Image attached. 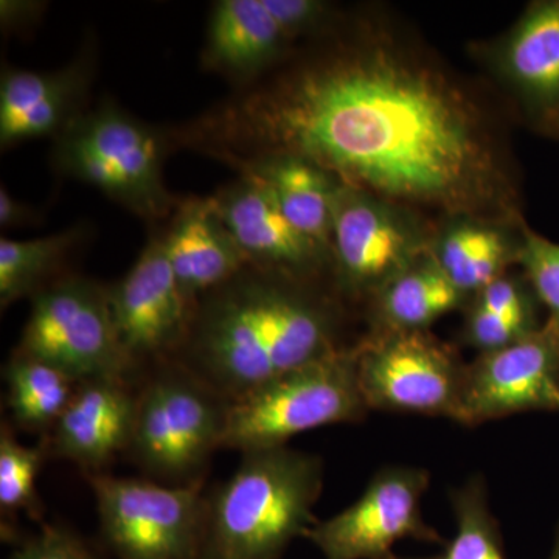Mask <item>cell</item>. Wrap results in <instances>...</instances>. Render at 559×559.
I'll use <instances>...</instances> for the list:
<instances>
[{
  "mask_svg": "<svg viewBox=\"0 0 559 559\" xmlns=\"http://www.w3.org/2000/svg\"><path fill=\"white\" fill-rule=\"evenodd\" d=\"M207 146L293 154L378 201L502 212L506 179L480 117L439 72L382 46L305 66L209 124Z\"/></svg>",
  "mask_w": 559,
  "mask_h": 559,
  "instance_id": "obj_1",
  "label": "cell"
},
{
  "mask_svg": "<svg viewBox=\"0 0 559 559\" xmlns=\"http://www.w3.org/2000/svg\"><path fill=\"white\" fill-rule=\"evenodd\" d=\"M282 278L246 267L191 316L189 371L227 403L341 349L330 312Z\"/></svg>",
  "mask_w": 559,
  "mask_h": 559,
  "instance_id": "obj_2",
  "label": "cell"
},
{
  "mask_svg": "<svg viewBox=\"0 0 559 559\" xmlns=\"http://www.w3.org/2000/svg\"><path fill=\"white\" fill-rule=\"evenodd\" d=\"M323 488L318 455L272 448L242 452L234 474L204 499L198 559H280L314 527Z\"/></svg>",
  "mask_w": 559,
  "mask_h": 559,
  "instance_id": "obj_3",
  "label": "cell"
},
{
  "mask_svg": "<svg viewBox=\"0 0 559 559\" xmlns=\"http://www.w3.org/2000/svg\"><path fill=\"white\" fill-rule=\"evenodd\" d=\"M369 411L360 392L358 347L341 348L229 401L221 448L241 454L282 448L299 433L355 423Z\"/></svg>",
  "mask_w": 559,
  "mask_h": 559,
  "instance_id": "obj_4",
  "label": "cell"
},
{
  "mask_svg": "<svg viewBox=\"0 0 559 559\" xmlns=\"http://www.w3.org/2000/svg\"><path fill=\"white\" fill-rule=\"evenodd\" d=\"M55 139V167L62 175L90 183L145 219L171 209L162 176L164 142L143 121L103 105L80 114Z\"/></svg>",
  "mask_w": 559,
  "mask_h": 559,
  "instance_id": "obj_5",
  "label": "cell"
},
{
  "mask_svg": "<svg viewBox=\"0 0 559 559\" xmlns=\"http://www.w3.org/2000/svg\"><path fill=\"white\" fill-rule=\"evenodd\" d=\"M227 401L189 370L170 371L138 395L130 448L153 476L189 485L221 448Z\"/></svg>",
  "mask_w": 559,
  "mask_h": 559,
  "instance_id": "obj_6",
  "label": "cell"
},
{
  "mask_svg": "<svg viewBox=\"0 0 559 559\" xmlns=\"http://www.w3.org/2000/svg\"><path fill=\"white\" fill-rule=\"evenodd\" d=\"M16 353L80 382L124 380L131 370L114 326L108 289L80 277L61 280L33 296Z\"/></svg>",
  "mask_w": 559,
  "mask_h": 559,
  "instance_id": "obj_7",
  "label": "cell"
},
{
  "mask_svg": "<svg viewBox=\"0 0 559 559\" xmlns=\"http://www.w3.org/2000/svg\"><path fill=\"white\" fill-rule=\"evenodd\" d=\"M102 535L119 559H198L204 496L200 481L91 476Z\"/></svg>",
  "mask_w": 559,
  "mask_h": 559,
  "instance_id": "obj_8",
  "label": "cell"
},
{
  "mask_svg": "<svg viewBox=\"0 0 559 559\" xmlns=\"http://www.w3.org/2000/svg\"><path fill=\"white\" fill-rule=\"evenodd\" d=\"M466 366L426 330L377 331L358 347L360 392L369 409L457 421Z\"/></svg>",
  "mask_w": 559,
  "mask_h": 559,
  "instance_id": "obj_9",
  "label": "cell"
},
{
  "mask_svg": "<svg viewBox=\"0 0 559 559\" xmlns=\"http://www.w3.org/2000/svg\"><path fill=\"white\" fill-rule=\"evenodd\" d=\"M430 474L415 466L378 471L362 496L330 520L316 522L307 538L326 559H389L401 539L440 543L426 524L421 503Z\"/></svg>",
  "mask_w": 559,
  "mask_h": 559,
  "instance_id": "obj_10",
  "label": "cell"
},
{
  "mask_svg": "<svg viewBox=\"0 0 559 559\" xmlns=\"http://www.w3.org/2000/svg\"><path fill=\"white\" fill-rule=\"evenodd\" d=\"M532 411L559 412V325L551 319L466 366L457 423L477 426Z\"/></svg>",
  "mask_w": 559,
  "mask_h": 559,
  "instance_id": "obj_11",
  "label": "cell"
},
{
  "mask_svg": "<svg viewBox=\"0 0 559 559\" xmlns=\"http://www.w3.org/2000/svg\"><path fill=\"white\" fill-rule=\"evenodd\" d=\"M110 314L131 367L187 340L191 305L168 261L164 237L153 238L119 283L108 289Z\"/></svg>",
  "mask_w": 559,
  "mask_h": 559,
  "instance_id": "obj_12",
  "label": "cell"
},
{
  "mask_svg": "<svg viewBox=\"0 0 559 559\" xmlns=\"http://www.w3.org/2000/svg\"><path fill=\"white\" fill-rule=\"evenodd\" d=\"M331 248L342 286L353 293L380 294L418 255L414 235L392 210L341 182L334 193Z\"/></svg>",
  "mask_w": 559,
  "mask_h": 559,
  "instance_id": "obj_13",
  "label": "cell"
},
{
  "mask_svg": "<svg viewBox=\"0 0 559 559\" xmlns=\"http://www.w3.org/2000/svg\"><path fill=\"white\" fill-rule=\"evenodd\" d=\"M213 200L249 266L294 280L312 274L325 260L329 249L290 223L263 179L242 173Z\"/></svg>",
  "mask_w": 559,
  "mask_h": 559,
  "instance_id": "obj_14",
  "label": "cell"
},
{
  "mask_svg": "<svg viewBox=\"0 0 559 559\" xmlns=\"http://www.w3.org/2000/svg\"><path fill=\"white\" fill-rule=\"evenodd\" d=\"M138 396L124 380L81 381L69 406L50 430V450L87 469L106 465L130 448Z\"/></svg>",
  "mask_w": 559,
  "mask_h": 559,
  "instance_id": "obj_15",
  "label": "cell"
},
{
  "mask_svg": "<svg viewBox=\"0 0 559 559\" xmlns=\"http://www.w3.org/2000/svg\"><path fill=\"white\" fill-rule=\"evenodd\" d=\"M90 66L73 62L53 72L3 70L0 80V145L58 134L83 114Z\"/></svg>",
  "mask_w": 559,
  "mask_h": 559,
  "instance_id": "obj_16",
  "label": "cell"
},
{
  "mask_svg": "<svg viewBox=\"0 0 559 559\" xmlns=\"http://www.w3.org/2000/svg\"><path fill=\"white\" fill-rule=\"evenodd\" d=\"M164 246L176 282L191 307L249 266L213 198L179 205Z\"/></svg>",
  "mask_w": 559,
  "mask_h": 559,
  "instance_id": "obj_17",
  "label": "cell"
},
{
  "mask_svg": "<svg viewBox=\"0 0 559 559\" xmlns=\"http://www.w3.org/2000/svg\"><path fill=\"white\" fill-rule=\"evenodd\" d=\"M285 39L261 0H219L210 14L205 62L235 79H248L278 57Z\"/></svg>",
  "mask_w": 559,
  "mask_h": 559,
  "instance_id": "obj_18",
  "label": "cell"
},
{
  "mask_svg": "<svg viewBox=\"0 0 559 559\" xmlns=\"http://www.w3.org/2000/svg\"><path fill=\"white\" fill-rule=\"evenodd\" d=\"M242 173L263 179L290 223L322 248H331L333 201L340 180L293 154H267L238 162Z\"/></svg>",
  "mask_w": 559,
  "mask_h": 559,
  "instance_id": "obj_19",
  "label": "cell"
},
{
  "mask_svg": "<svg viewBox=\"0 0 559 559\" xmlns=\"http://www.w3.org/2000/svg\"><path fill=\"white\" fill-rule=\"evenodd\" d=\"M506 69L533 100L559 102V0L533 7L507 43Z\"/></svg>",
  "mask_w": 559,
  "mask_h": 559,
  "instance_id": "obj_20",
  "label": "cell"
},
{
  "mask_svg": "<svg viewBox=\"0 0 559 559\" xmlns=\"http://www.w3.org/2000/svg\"><path fill=\"white\" fill-rule=\"evenodd\" d=\"M3 380L14 423L31 432H50L80 384L57 367L21 353L7 364Z\"/></svg>",
  "mask_w": 559,
  "mask_h": 559,
  "instance_id": "obj_21",
  "label": "cell"
},
{
  "mask_svg": "<svg viewBox=\"0 0 559 559\" xmlns=\"http://www.w3.org/2000/svg\"><path fill=\"white\" fill-rule=\"evenodd\" d=\"M462 296L436 260L419 266L414 264L378 294L381 331L426 330L457 308Z\"/></svg>",
  "mask_w": 559,
  "mask_h": 559,
  "instance_id": "obj_22",
  "label": "cell"
},
{
  "mask_svg": "<svg viewBox=\"0 0 559 559\" xmlns=\"http://www.w3.org/2000/svg\"><path fill=\"white\" fill-rule=\"evenodd\" d=\"M81 230L70 229L62 234L35 240H0V307H11L14 301L33 297L44 289L49 278L70 249L80 241Z\"/></svg>",
  "mask_w": 559,
  "mask_h": 559,
  "instance_id": "obj_23",
  "label": "cell"
},
{
  "mask_svg": "<svg viewBox=\"0 0 559 559\" xmlns=\"http://www.w3.org/2000/svg\"><path fill=\"white\" fill-rule=\"evenodd\" d=\"M507 248L498 231L462 226L450 231L440 246V270L460 293L480 290L500 277Z\"/></svg>",
  "mask_w": 559,
  "mask_h": 559,
  "instance_id": "obj_24",
  "label": "cell"
},
{
  "mask_svg": "<svg viewBox=\"0 0 559 559\" xmlns=\"http://www.w3.org/2000/svg\"><path fill=\"white\" fill-rule=\"evenodd\" d=\"M455 536L443 559H507L498 521L488 507L487 487L480 476L471 477L451 495Z\"/></svg>",
  "mask_w": 559,
  "mask_h": 559,
  "instance_id": "obj_25",
  "label": "cell"
},
{
  "mask_svg": "<svg viewBox=\"0 0 559 559\" xmlns=\"http://www.w3.org/2000/svg\"><path fill=\"white\" fill-rule=\"evenodd\" d=\"M46 459L43 447L20 443L9 426L0 430V510L2 516L25 511L38 520L40 506L36 480Z\"/></svg>",
  "mask_w": 559,
  "mask_h": 559,
  "instance_id": "obj_26",
  "label": "cell"
},
{
  "mask_svg": "<svg viewBox=\"0 0 559 559\" xmlns=\"http://www.w3.org/2000/svg\"><path fill=\"white\" fill-rule=\"evenodd\" d=\"M520 260L539 299L549 308L550 319L559 325V245L525 230Z\"/></svg>",
  "mask_w": 559,
  "mask_h": 559,
  "instance_id": "obj_27",
  "label": "cell"
},
{
  "mask_svg": "<svg viewBox=\"0 0 559 559\" xmlns=\"http://www.w3.org/2000/svg\"><path fill=\"white\" fill-rule=\"evenodd\" d=\"M533 330L536 329H533L532 320L496 314L476 305L466 325V340L473 347L487 353L507 347Z\"/></svg>",
  "mask_w": 559,
  "mask_h": 559,
  "instance_id": "obj_28",
  "label": "cell"
},
{
  "mask_svg": "<svg viewBox=\"0 0 559 559\" xmlns=\"http://www.w3.org/2000/svg\"><path fill=\"white\" fill-rule=\"evenodd\" d=\"M10 559H98L75 535L68 528L46 525L38 535L22 543Z\"/></svg>",
  "mask_w": 559,
  "mask_h": 559,
  "instance_id": "obj_29",
  "label": "cell"
},
{
  "mask_svg": "<svg viewBox=\"0 0 559 559\" xmlns=\"http://www.w3.org/2000/svg\"><path fill=\"white\" fill-rule=\"evenodd\" d=\"M261 2L277 22L280 31L286 38L296 33L310 31L323 20L326 11L325 3L316 2V0H261Z\"/></svg>",
  "mask_w": 559,
  "mask_h": 559,
  "instance_id": "obj_30",
  "label": "cell"
},
{
  "mask_svg": "<svg viewBox=\"0 0 559 559\" xmlns=\"http://www.w3.org/2000/svg\"><path fill=\"white\" fill-rule=\"evenodd\" d=\"M477 307L496 312V314L532 320L524 293L516 283L509 278H496L495 282L480 289Z\"/></svg>",
  "mask_w": 559,
  "mask_h": 559,
  "instance_id": "obj_31",
  "label": "cell"
},
{
  "mask_svg": "<svg viewBox=\"0 0 559 559\" xmlns=\"http://www.w3.org/2000/svg\"><path fill=\"white\" fill-rule=\"evenodd\" d=\"M43 3L24 2V0H2L0 2V21L3 28H17L31 25L43 13Z\"/></svg>",
  "mask_w": 559,
  "mask_h": 559,
  "instance_id": "obj_32",
  "label": "cell"
},
{
  "mask_svg": "<svg viewBox=\"0 0 559 559\" xmlns=\"http://www.w3.org/2000/svg\"><path fill=\"white\" fill-rule=\"evenodd\" d=\"M33 210L28 205L22 204L16 198L11 197L5 187L0 189V227L11 229V227L24 226L32 223Z\"/></svg>",
  "mask_w": 559,
  "mask_h": 559,
  "instance_id": "obj_33",
  "label": "cell"
},
{
  "mask_svg": "<svg viewBox=\"0 0 559 559\" xmlns=\"http://www.w3.org/2000/svg\"><path fill=\"white\" fill-rule=\"evenodd\" d=\"M549 559H559V522L557 525V532H555L554 547H551Z\"/></svg>",
  "mask_w": 559,
  "mask_h": 559,
  "instance_id": "obj_34",
  "label": "cell"
},
{
  "mask_svg": "<svg viewBox=\"0 0 559 559\" xmlns=\"http://www.w3.org/2000/svg\"><path fill=\"white\" fill-rule=\"evenodd\" d=\"M389 559H417V558H399V557H395V555H393L392 558H389ZM418 559H443V557H436V558H418Z\"/></svg>",
  "mask_w": 559,
  "mask_h": 559,
  "instance_id": "obj_35",
  "label": "cell"
}]
</instances>
